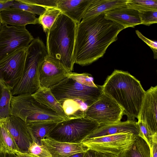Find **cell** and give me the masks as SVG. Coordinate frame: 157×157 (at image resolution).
Here are the masks:
<instances>
[{"instance_id":"obj_34","label":"cell","mask_w":157,"mask_h":157,"mask_svg":"<svg viewBox=\"0 0 157 157\" xmlns=\"http://www.w3.org/2000/svg\"><path fill=\"white\" fill-rule=\"evenodd\" d=\"M136 33L138 37L148 45L153 51L154 58L157 59V42L151 40L144 36L138 30H136Z\"/></svg>"},{"instance_id":"obj_32","label":"cell","mask_w":157,"mask_h":157,"mask_svg":"<svg viewBox=\"0 0 157 157\" xmlns=\"http://www.w3.org/2000/svg\"><path fill=\"white\" fill-rule=\"evenodd\" d=\"M27 153L38 157H52L45 146L39 145L33 141L29 147Z\"/></svg>"},{"instance_id":"obj_21","label":"cell","mask_w":157,"mask_h":157,"mask_svg":"<svg viewBox=\"0 0 157 157\" xmlns=\"http://www.w3.org/2000/svg\"><path fill=\"white\" fill-rule=\"evenodd\" d=\"M32 96L42 105L53 110L66 120L68 119L62 106L50 88L40 87Z\"/></svg>"},{"instance_id":"obj_31","label":"cell","mask_w":157,"mask_h":157,"mask_svg":"<svg viewBox=\"0 0 157 157\" xmlns=\"http://www.w3.org/2000/svg\"><path fill=\"white\" fill-rule=\"evenodd\" d=\"M141 24L149 26L157 22V10L138 11Z\"/></svg>"},{"instance_id":"obj_29","label":"cell","mask_w":157,"mask_h":157,"mask_svg":"<svg viewBox=\"0 0 157 157\" xmlns=\"http://www.w3.org/2000/svg\"><path fill=\"white\" fill-rule=\"evenodd\" d=\"M10 7L20 9L40 16L42 15L46 10L44 7L24 3L19 0H15Z\"/></svg>"},{"instance_id":"obj_16","label":"cell","mask_w":157,"mask_h":157,"mask_svg":"<svg viewBox=\"0 0 157 157\" xmlns=\"http://www.w3.org/2000/svg\"><path fill=\"white\" fill-rule=\"evenodd\" d=\"M52 157H68L74 154L86 151L87 149L79 143H71L59 141L46 136L41 141Z\"/></svg>"},{"instance_id":"obj_26","label":"cell","mask_w":157,"mask_h":157,"mask_svg":"<svg viewBox=\"0 0 157 157\" xmlns=\"http://www.w3.org/2000/svg\"><path fill=\"white\" fill-rule=\"evenodd\" d=\"M61 13L57 8H46V11L38 18V23L41 25L44 31L47 33Z\"/></svg>"},{"instance_id":"obj_17","label":"cell","mask_w":157,"mask_h":157,"mask_svg":"<svg viewBox=\"0 0 157 157\" xmlns=\"http://www.w3.org/2000/svg\"><path fill=\"white\" fill-rule=\"evenodd\" d=\"M0 22L2 24L25 27L28 24L38 23V18L35 14L10 7L0 12Z\"/></svg>"},{"instance_id":"obj_9","label":"cell","mask_w":157,"mask_h":157,"mask_svg":"<svg viewBox=\"0 0 157 157\" xmlns=\"http://www.w3.org/2000/svg\"><path fill=\"white\" fill-rule=\"evenodd\" d=\"M27 48L17 49L0 60V82L11 91L23 74Z\"/></svg>"},{"instance_id":"obj_3","label":"cell","mask_w":157,"mask_h":157,"mask_svg":"<svg viewBox=\"0 0 157 157\" xmlns=\"http://www.w3.org/2000/svg\"><path fill=\"white\" fill-rule=\"evenodd\" d=\"M77 25L61 13L47 33L46 48L48 56L70 72L73 71L75 63L74 50Z\"/></svg>"},{"instance_id":"obj_28","label":"cell","mask_w":157,"mask_h":157,"mask_svg":"<svg viewBox=\"0 0 157 157\" xmlns=\"http://www.w3.org/2000/svg\"><path fill=\"white\" fill-rule=\"evenodd\" d=\"M126 5L128 8L138 11L157 10V0H128Z\"/></svg>"},{"instance_id":"obj_35","label":"cell","mask_w":157,"mask_h":157,"mask_svg":"<svg viewBox=\"0 0 157 157\" xmlns=\"http://www.w3.org/2000/svg\"><path fill=\"white\" fill-rule=\"evenodd\" d=\"M84 157H117V155L110 153H105L87 149Z\"/></svg>"},{"instance_id":"obj_37","label":"cell","mask_w":157,"mask_h":157,"mask_svg":"<svg viewBox=\"0 0 157 157\" xmlns=\"http://www.w3.org/2000/svg\"><path fill=\"white\" fill-rule=\"evenodd\" d=\"M15 0H0V12L10 7Z\"/></svg>"},{"instance_id":"obj_4","label":"cell","mask_w":157,"mask_h":157,"mask_svg":"<svg viewBox=\"0 0 157 157\" xmlns=\"http://www.w3.org/2000/svg\"><path fill=\"white\" fill-rule=\"evenodd\" d=\"M48 56L46 47L39 37L34 39L27 48L25 70L20 81L11 91L13 96L32 94L40 87L39 72Z\"/></svg>"},{"instance_id":"obj_8","label":"cell","mask_w":157,"mask_h":157,"mask_svg":"<svg viewBox=\"0 0 157 157\" xmlns=\"http://www.w3.org/2000/svg\"><path fill=\"white\" fill-rule=\"evenodd\" d=\"M124 110L112 98L103 93L97 100L88 106L83 117L100 125L121 121Z\"/></svg>"},{"instance_id":"obj_1","label":"cell","mask_w":157,"mask_h":157,"mask_svg":"<svg viewBox=\"0 0 157 157\" xmlns=\"http://www.w3.org/2000/svg\"><path fill=\"white\" fill-rule=\"evenodd\" d=\"M124 28L106 18L104 13L82 20L77 24L74 50L75 63L89 65L102 57Z\"/></svg>"},{"instance_id":"obj_38","label":"cell","mask_w":157,"mask_h":157,"mask_svg":"<svg viewBox=\"0 0 157 157\" xmlns=\"http://www.w3.org/2000/svg\"><path fill=\"white\" fill-rule=\"evenodd\" d=\"M14 155L16 157H38L27 153H22L20 151L17 152Z\"/></svg>"},{"instance_id":"obj_2","label":"cell","mask_w":157,"mask_h":157,"mask_svg":"<svg viewBox=\"0 0 157 157\" xmlns=\"http://www.w3.org/2000/svg\"><path fill=\"white\" fill-rule=\"evenodd\" d=\"M101 87L123 109L127 120L137 118L145 92L139 80L127 71L115 70Z\"/></svg>"},{"instance_id":"obj_22","label":"cell","mask_w":157,"mask_h":157,"mask_svg":"<svg viewBox=\"0 0 157 157\" xmlns=\"http://www.w3.org/2000/svg\"><path fill=\"white\" fill-rule=\"evenodd\" d=\"M59 122L53 121H41L29 122L26 125L33 141L42 145L41 140L48 136Z\"/></svg>"},{"instance_id":"obj_10","label":"cell","mask_w":157,"mask_h":157,"mask_svg":"<svg viewBox=\"0 0 157 157\" xmlns=\"http://www.w3.org/2000/svg\"><path fill=\"white\" fill-rule=\"evenodd\" d=\"M136 136L130 133H122L85 139L81 143L87 149L117 156L131 147Z\"/></svg>"},{"instance_id":"obj_5","label":"cell","mask_w":157,"mask_h":157,"mask_svg":"<svg viewBox=\"0 0 157 157\" xmlns=\"http://www.w3.org/2000/svg\"><path fill=\"white\" fill-rule=\"evenodd\" d=\"M10 107L12 115L21 118L26 124L41 121L60 122L66 120L40 103L30 94L12 95Z\"/></svg>"},{"instance_id":"obj_15","label":"cell","mask_w":157,"mask_h":157,"mask_svg":"<svg viewBox=\"0 0 157 157\" xmlns=\"http://www.w3.org/2000/svg\"><path fill=\"white\" fill-rule=\"evenodd\" d=\"M122 133H130L135 136H140V128L137 122L127 120L124 121L100 125L85 139Z\"/></svg>"},{"instance_id":"obj_27","label":"cell","mask_w":157,"mask_h":157,"mask_svg":"<svg viewBox=\"0 0 157 157\" xmlns=\"http://www.w3.org/2000/svg\"><path fill=\"white\" fill-rule=\"evenodd\" d=\"M12 96L11 90L4 86L0 99V120L12 115L10 103Z\"/></svg>"},{"instance_id":"obj_14","label":"cell","mask_w":157,"mask_h":157,"mask_svg":"<svg viewBox=\"0 0 157 157\" xmlns=\"http://www.w3.org/2000/svg\"><path fill=\"white\" fill-rule=\"evenodd\" d=\"M2 120L14 140L20 151L27 153L33 140L26 123L21 118L12 115Z\"/></svg>"},{"instance_id":"obj_43","label":"cell","mask_w":157,"mask_h":157,"mask_svg":"<svg viewBox=\"0 0 157 157\" xmlns=\"http://www.w3.org/2000/svg\"><path fill=\"white\" fill-rule=\"evenodd\" d=\"M2 24L1 23V22H0V29L1 28V26H2Z\"/></svg>"},{"instance_id":"obj_20","label":"cell","mask_w":157,"mask_h":157,"mask_svg":"<svg viewBox=\"0 0 157 157\" xmlns=\"http://www.w3.org/2000/svg\"><path fill=\"white\" fill-rule=\"evenodd\" d=\"M128 0H91L82 18L84 20L126 6Z\"/></svg>"},{"instance_id":"obj_6","label":"cell","mask_w":157,"mask_h":157,"mask_svg":"<svg viewBox=\"0 0 157 157\" xmlns=\"http://www.w3.org/2000/svg\"><path fill=\"white\" fill-rule=\"evenodd\" d=\"M100 125L84 117L68 119L59 122L47 136L59 141L79 143Z\"/></svg>"},{"instance_id":"obj_30","label":"cell","mask_w":157,"mask_h":157,"mask_svg":"<svg viewBox=\"0 0 157 157\" xmlns=\"http://www.w3.org/2000/svg\"><path fill=\"white\" fill-rule=\"evenodd\" d=\"M66 77L86 86L96 87L98 85L94 83L91 75L88 73H78L70 72L67 74Z\"/></svg>"},{"instance_id":"obj_12","label":"cell","mask_w":157,"mask_h":157,"mask_svg":"<svg viewBox=\"0 0 157 157\" xmlns=\"http://www.w3.org/2000/svg\"><path fill=\"white\" fill-rule=\"evenodd\" d=\"M157 86L146 91L138 116L137 122L142 123L153 135L157 133Z\"/></svg>"},{"instance_id":"obj_36","label":"cell","mask_w":157,"mask_h":157,"mask_svg":"<svg viewBox=\"0 0 157 157\" xmlns=\"http://www.w3.org/2000/svg\"><path fill=\"white\" fill-rule=\"evenodd\" d=\"M151 157H157V133L152 137V143L151 148Z\"/></svg>"},{"instance_id":"obj_25","label":"cell","mask_w":157,"mask_h":157,"mask_svg":"<svg viewBox=\"0 0 157 157\" xmlns=\"http://www.w3.org/2000/svg\"><path fill=\"white\" fill-rule=\"evenodd\" d=\"M68 119L83 117L88 106L82 101L67 99L59 102Z\"/></svg>"},{"instance_id":"obj_19","label":"cell","mask_w":157,"mask_h":157,"mask_svg":"<svg viewBox=\"0 0 157 157\" xmlns=\"http://www.w3.org/2000/svg\"><path fill=\"white\" fill-rule=\"evenodd\" d=\"M91 0H58L57 8L77 24L82 19Z\"/></svg>"},{"instance_id":"obj_18","label":"cell","mask_w":157,"mask_h":157,"mask_svg":"<svg viewBox=\"0 0 157 157\" xmlns=\"http://www.w3.org/2000/svg\"><path fill=\"white\" fill-rule=\"evenodd\" d=\"M104 15L106 18L122 26L124 29L141 24L138 11L126 5L113 9Z\"/></svg>"},{"instance_id":"obj_7","label":"cell","mask_w":157,"mask_h":157,"mask_svg":"<svg viewBox=\"0 0 157 157\" xmlns=\"http://www.w3.org/2000/svg\"><path fill=\"white\" fill-rule=\"evenodd\" d=\"M59 102L67 99H78L89 106L96 101L103 93L101 86L96 87L86 86L69 77L50 88Z\"/></svg>"},{"instance_id":"obj_33","label":"cell","mask_w":157,"mask_h":157,"mask_svg":"<svg viewBox=\"0 0 157 157\" xmlns=\"http://www.w3.org/2000/svg\"><path fill=\"white\" fill-rule=\"evenodd\" d=\"M21 2L42 7L45 8H57L58 0H19Z\"/></svg>"},{"instance_id":"obj_39","label":"cell","mask_w":157,"mask_h":157,"mask_svg":"<svg viewBox=\"0 0 157 157\" xmlns=\"http://www.w3.org/2000/svg\"><path fill=\"white\" fill-rule=\"evenodd\" d=\"M85 152L77 153L68 157H84Z\"/></svg>"},{"instance_id":"obj_11","label":"cell","mask_w":157,"mask_h":157,"mask_svg":"<svg viewBox=\"0 0 157 157\" xmlns=\"http://www.w3.org/2000/svg\"><path fill=\"white\" fill-rule=\"evenodd\" d=\"M34 39L25 27L2 24L0 29V60L17 49L27 48Z\"/></svg>"},{"instance_id":"obj_41","label":"cell","mask_w":157,"mask_h":157,"mask_svg":"<svg viewBox=\"0 0 157 157\" xmlns=\"http://www.w3.org/2000/svg\"><path fill=\"white\" fill-rule=\"evenodd\" d=\"M7 154L0 151V157H7Z\"/></svg>"},{"instance_id":"obj_23","label":"cell","mask_w":157,"mask_h":157,"mask_svg":"<svg viewBox=\"0 0 157 157\" xmlns=\"http://www.w3.org/2000/svg\"><path fill=\"white\" fill-rule=\"evenodd\" d=\"M117 157H151V149L145 140L136 136L131 147Z\"/></svg>"},{"instance_id":"obj_42","label":"cell","mask_w":157,"mask_h":157,"mask_svg":"<svg viewBox=\"0 0 157 157\" xmlns=\"http://www.w3.org/2000/svg\"><path fill=\"white\" fill-rule=\"evenodd\" d=\"M9 155V156L7 157H16L14 155V154H12V155Z\"/></svg>"},{"instance_id":"obj_13","label":"cell","mask_w":157,"mask_h":157,"mask_svg":"<svg viewBox=\"0 0 157 157\" xmlns=\"http://www.w3.org/2000/svg\"><path fill=\"white\" fill-rule=\"evenodd\" d=\"M69 72L59 62L48 56L40 69V87L50 89L66 78Z\"/></svg>"},{"instance_id":"obj_40","label":"cell","mask_w":157,"mask_h":157,"mask_svg":"<svg viewBox=\"0 0 157 157\" xmlns=\"http://www.w3.org/2000/svg\"><path fill=\"white\" fill-rule=\"evenodd\" d=\"M3 88L4 86H3V84L1 83V82H0V99L1 97Z\"/></svg>"},{"instance_id":"obj_24","label":"cell","mask_w":157,"mask_h":157,"mask_svg":"<svg viewBox=\"0 0 157 157\" xmlns=\"http://www.w3.org/2000/svg\"><path fill=\"white\" fill-rule=\"evenodd\" d=\"M0 151L7 154H15L20 152L13 138L0 120Z\"/></svg>"}]
</instances>
